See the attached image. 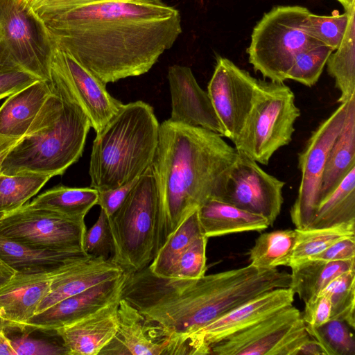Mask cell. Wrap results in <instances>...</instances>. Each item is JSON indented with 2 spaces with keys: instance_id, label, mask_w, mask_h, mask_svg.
I'll use <instances>...</instances> for the list:
<instances>
[{
  "instance_id": "cell-26",
  "label": "cell",
  "mask_w": 355,
  "mask_h": 355,
  "mask_svg": "<svg viewBox=\"0 0 355 355\" xmlns=\"http://www.w3.org/2000/svg\"><path fill=\"white\" fill-rule=\"evenodd\" d=\"M88 254L37 249L0 236V259L16 272H44Z\"/></svg>"
},
{
  "instance_id": "cell-30",
  "label": "cell",
  "mask_w": 355,
  "mask_h": 355,
  "mask_svg": "<svg viewBox=\"0 0 355 355\" xmlns=\"http://www.w3.org/2000/svg\"><path fill=\"white\" fill-rule=\"evenodd\" d=\"M342 224H355V168L318 205L308 228L329 227Z\"/></svg>"
},
{
  "instance_id": "cell-8",
  "label": "cell",
  "mask_w": 355,
  "mask_h": 355,
  "mask_svg": "<svg viewBox=\"0 0 355 355\" xmlns=\"http://www.w3.org/2000/svg\"><path fill=\"white\" fill-rule=\"evenodd\" d=\"M310 12L300 6H277L263 15L253 28L247 49L255 71L270 81L284 82L297 55L321 44L302 28V22Z\"/></svg>"
},
{
  "instance_id": "cell-23",
  "label": "cell",
  "mask_w": 355,
  "mask_h": 355,
  "mask_svg": "<svg viewBox=\"0 0 355 355\" xmlns=\"http://www.w3.org/2000/svg\"><path fill=\"white\" fill-rule=\"evenodd\" d=\"M51 94L50 81L39 80L8 96L0 107V135L21 138Z\"/></svg>"
},
{
  "instance_id": "cell-15",
  "label": "cell",
  "mask_w": 355,
  "mask_h": 355,
  "mask_svg": "<svg viewBox=\"0 0 355 355\" xmlns=\"http://www.w3.org/2000/svg\"><path fill=\"white\" fill-rule=\"evenodd\" d=\"M259 79L218 56L207 93L223 130L233 143L241 132L252 105Z\"/></svg>"
},
{
  "instance_id": "cell-1",
  "label": "cell",
  "mask_w": 355,
  "mask_h": 355,
  "mask_svg": "<svg viewBox=\"0 0 355 355\" xmlns=\"http://www.w3.org/2000/svg\"><path fill=\"white\" fill-rule=\"evenodd\" d=\"M42 19L53 43L106 85L147 73L182 32L164 0H104Z\"/></svg>"
},
{
  "instance_id": "cell-44",
  "label": "cell",
  "mask_w": 355,
  "mask_h": 355,
  "mask_svg": "<svg viewBox=\"0 0 355 355\" xmlns=\"http://www.w3.org/2000/svg\"><path fill=\"white\" fill-rule=\"evenodd\" d=\"M309 259L325 261L355 259V235L342 238L318 254Z\"/></svg>"
},
{
  "instance_id": "cell-13",
  "label": "cell",
  "mask_w": 355,
  "mask_h": 355,
  "mask_svg": "<svg viewBox=\"0 0 355 355\" xmlns=\"http://www.w3.org/2000/svg\"><path fill=\"white\" fill-rule=\"evenodd\" d=\"M349 101L340 105L321 122L298 154L301 182L290 209L295 229L308 228L319 203L321 180L329 151L343 128Z\"/></svg>"
},
{
  "instance_id": "cell-27",
  "label": "cell",
  "mask_w": 355,
  "mask_h": 355,
  "mask_svg": "<svg viewBox=\"0 0 355 355\" xmlns=\"http://www.w3.org/2000/svg\"><path fill=\"white\" fill-rule=\"evenodd\" d=\"M290 287L304 302L319 294L334 278L355 269V259L325 261L306 259L289 265Z\"/></svg>"
},
{
  "instance_id": "cell-38",
  "label": "cell",
  "mask_w": 355,
  "mask_h": 355,
  "mask_svg": "<svg viewBox=\"0 0 355 355\" xmlns=\"http://www.w3.org/2000/svg\"><path fill=\"white\" fill-rule=\"evenodd\" d=\"M333 49L318 44L302 50L295 57L286 79L312 87L318 81Z\"/></svg>"
},
{
  "instance_id": "cell-24",
  "label": "cell",
  "mask_w": 355,
  "mask_h": 355,
  "mask_svg": "<svg viewBox=\"0 0 355 355\" xmlns=\"http://www.w3.org/2000/svg\"><path fill=\"white\" fill-rule=\"evenodd\" d=\"M198 214L202 232L208 239L243 232H261L270 226L263 216L216 198L201 205Z\"/></svg>"
},
{
  "instance_id": "cell-32",
  "label": "cell",
  "mask_w": 355,
  "mask_h": 355,
  "mask_svg": "<svg viewBox=\"0 0 355 355\" xmlns=\"http://www.w3.org/2000/svg\"><path fill=\"white\" fill-rule=\"evenodd\" d=\"M295 240V229L261 234L249 251L250 264L262 269L289 266Z\"/></svg>"
},
{
  "instance_id": "cell-5",
  "label": "cell",
  "mask_w": 355,
  "mask_h": 355,
  "mask_svg": "<svg viewBox=\"0 0 355 355\" xmlns=\"http://www.w3.org/2000/svg\"><path fill=\"white\" fill-rule=\"evenodd\" d=\"M159 125L148 103L123 104L93 141L90 187L112 189L138 178L153 163Z\"/></svg>"
},
{
  "instance_id": "cell-37",
  "label": "cell",
  "mask_w": 355,
  "mask_h": 355,
  "mask_svg": "<svg viewBox=\"0 0 355 355\" xmlns=\"http://www.w3.org/2000/svg\"><path fill=\"white\" fill-rule=\"evenodd\" d=\"M349 10L343 14L318 15L310 12L301 24L303 31L318 42L336 50L345 35Z\"/></svg>"
},
{
  "instance_id": "cell-7",
  "label": "cell",
  "mask_w": 355,
  "mask_h": 355,
  "mask_svg": "<svg viewBox=\"0 0 355 355\" xmlns=\"http://www.w3.org/2000/svg\"><path fill=\"white\" fill-rule=\"evenodd\" d=\"M300 110L284 82L259 80L252 105L234 141L237 152L267 165L273 154L290 144Z\"/></svg>"
},
{
  "instance_id": "cell-9",
  "label": "cell",
  "mask_w": 355,
  "mask_h": 355,
  "mask_svg": "<svg viewBox=\"0 0 355 355\" xmlns=\"http://www.w3.org/2000/svg\"><path fill=\"white\" fill-rule=\"evenodd\" d=\"M53 46L44 21L25 0H0V71L49 81Z\"/></svg>"
},
{
  "instance_id": "cell-17",
  "label": "cell",
  "mask_w": 355,
  "mask_h": 355,
  "mask_svg": "<svg viewBox=\"0 0 355 355\" xmlns=\"http://www.w3.org/2000/svg\"><path fill=\"white\" fill-rule=\"evenodd\" d=\"M118 329L99 355H175L178 343L162 325L121 298Z\"/></svg>"
},
{
  "instance_id": "cell-10",
  "label": "cell",
  "mask_w": 355,
  "mask_h": 355,
  "mask_svg": "<svg viewBox=\"0 0 355 355\" xmlns=\"http://www.w3.org/2000/svg\"><path fill=\"white\" fill-rule=\"evenodd\" d=\"M311 336L293 304L211 346L214 355H297Z\"/></svg>"
},
{
  "instance_id": "cell-40",
  "label": "cell",
  "mask_w": 355,
  "mask_h": 355,
  "mask_svg": "<svg viewBox=\"0 0 355 355\" xmlns=\"http://www.w3.org/2000/svg\"><path fill=\"white\" fill-rule=\"evenodd\" d=\"M83 250L92 257H103L106 259H111L112 257L113 237L108 216L102 209L96 223L85 233Z\"/></svg>"
},
{
  "instance_id": "cell-19",
  "label": "cell",
  "mask_w": 355,
  "mask_h": 355,
  "mask_svg": "<svg viewBox=\"0 0 355 355\" xmlns=\"http://www.w3.org/2000/svg\"><path fill=\"white\" fill-rule=\"evenodd\" d=\"M171 98L169 120L200 127L223 137V130L207 92L198 85L187 66L169 67L167 75Z\"/></svg>"
},
{
  "instance_id": "cell-36",
  "label": "cell",
  "mask_w": 355,
  "mask_h": 355,
  "mask_svg": "<svg viewBox=\"0 0 355 355\" xmlns=\"http://www.w3.org/2000/svg\"><path fill=\"white\" fill-rule=\"evenodd\" d=\"M324 355H355V341L351 327L345 322L330 319L318 327L306 326Z\"/></svg>"
},
{
  "instance_id": "cell-16",
  "label": "cell",
  "mask_w": 355,
  "mask_h": 355,
  "mask_svg": "<svg viewBox=\"0 0 355 355\" xmlns=\"http://www.w3.org/2000/svg\"><path fill=\"white\" fill-rule=\"evenodd\" d=\"M294 295L291 288H275L232 309L186 338L189 354H209L214 344L292 305Z\"/></svg>"
},
{
  "instance_id": "cell-46",
  "label": "cell",
  "mask_w": 355,
  "mask_h": 355,
  "mask_svg": "<svg viewBox=\"0 0 355 355\" xmlns=\"http://www.w3.org/2000/svg\"><path fill=\"white\" fill-rule=\"evenodd\" d=\"M138 178L117 188L98 191L97 205L107 216L113 214L123 202Z\"/></svg>"
},
{
  "instance_id": "cell-31",
  "label": "cell",
  "mask_w": 355,
  "mask_h": 355,
  "mask_svg": "<svg viewBox=\"0 0 355 355\" xmlns=\"http://www.w3.org/2000/svg\"><path fill=\"white\" fill-rule=\"evenodd\" d=\"M202 235L197 209L190 213L166 239L148 268L156 276L168 277L180 256L194 240Z\"/></svg>"
},
{
  "instance_id": "cell-43",
  "label": "cell",
  "mask_w": 355,
  "mask_h": 355,
  "mask_svg": "<svg viewBox=\"0 0 355 355\" xmlns=\"http://www.w3.org/2000/svg\"><path fill=\"white\" fill-rule=\"evenodd\" d=\"M42 17L104 0H25Z\"/></svg>"
},
{
  "instance_id": "cell-41",
  "label": "cell",
  "mask_w": 355,
  "mask_h": 355,
  "mask_svg": "<svg viewBox=\"0 0 355 355\" xmlns=\"http://www.w3.org/2000/svg\"><path fill=\"white\" fill-rule=\"evenodd\" d=\"M10 343L15 355H69L62 343L32 338L27 334L10 339Z\"/></svg>"
},
{
  "instance_id": "cell-48",
  "label": "cell",
  "mask_w": 355,
  "mask_h": 355,
  "mask_svg": "<svg viewBox=\"0 0 355 355\" xmlns=\"http://www.w3.org/2000/svg\"><path fill=\"white\" fill-rule=\"evenodd\" d=\"M298 354H313L324 355L318 342L313 338H309L300 347L297 352Z\"/></svg>"
},
{
  "instance_id": "cell-42",
  "label": "cell",
  "mask_w": 355,
  "mask_h": 355,
  "mask_svg": "<svg viewBox=\"0 0 355 355\" xmlns=\"http://www.w3.org/2000/svg\"><path fill=\"white\" fill-rule=\"evenodd\" d=\"M304 304L302 318L306 326L318 327L331 319V306L327 295L319 293Z\"/></svg>"
},
{
  "instance_id": "cell-51",
  "label": "cell",
  "mask_w": 355,
  "mask_h": 355,
  "mask_svg": "<svg viewBox=\"0 0 355 355\" xmlns=\"http://www.w3.org/2000/svg\"><path fill=\"white\" fill-rule=\"evenodd\" d=\"M340 2L345 10L350 9L355 5V0H337Z\"/></svg>"
},
{
  "instance_id": "cell-39",
  "label": "cell",
  "mask_w": 355,
  "mask_h": 355,
  "mask_svg": "<svg viewBox=\"0 0 355 355\" xmlns=\"http://www.w3.org/2000/svg\"><path fill=\"white\" fill-rule=\"evenodd\" d=\"M208 238L205 235L194 240L180 256L173 266L169 278L198 279L207 270L206 248Z\"/></svg>"
},
{
  "instance_id": "cell-20",
  "label": "cell",
  "mask_w": 355,
  "mask_h": 355,
  "mask_svg": "<svg viewBox=\"0 0 355 355\" xmlns=\"http://www.w3.org/2000/svg\"><path fill=\"white\" fill-rule=\"evenodd\" d=\"M61 266L44 272H16L0 288V317L11 329L25 331L27 322L49 293L52 279Z\"/></svg>"
},
{
  "instance_id": "cell-50",
  "label": "cell",
  "mask_w": 355,
  "mask_h": 355,
  "mask_svg": "<svg viewBox=\"0 0 355 355\" xmlns=\"http://www.w3.org/2000/svg\"><path fill=\"white\" fill-rule=\"evenodd\" d=\"M0 355H15L10 338L6 336L5 331H0Z\"/></svg>"
},
{
  "instance_id": "cell-47",
  "label": "cell",
  "mask_w": 355,
  "mask_h": 355,
  "mask_svg": "<svg viewBox=\"0 0 355 355\" xmlns=\"http://www.w3.org/2000/svg\"><path fill=\"white\" fill-rule=\"evenodd\" d=\"M20 139L6 137L0 135V174L1 168L6 155Z\"/></svg>"
},
{
  "instance_id": "cell-11",
  "label": "cell",
  "mask_w": 355,
  "mask_h": 355,
  "mask_svg": "<svg viewBox=\"0 0 355 355\" xmlns=\"http://www.w3.org/2000/svg\"><path fill=\"white\" fill-rule=\"evenodd\" d=\"M86 230L85 221L73 220L28 203L0 214V236L37 249L85 253Z\"/></svg>"
},
{
  "instance_id": "cell-49",
  "label": "cell",
  "mask_w": 355,
  "mask_h": 355,
  "mask_svg": "<svg viewBox=\"0 0 355 355\" xmlns=\"http://www.w3.org/2000/svg\"><path fill=\"white\" fill-rule=\"evenodd\" d=\"M16 271L0 259V288L6 285L15 275Z\"/></svg>"
},
{
  "instance_id": "cell-29",
  "label": "cell",
  "mask_w": 355,
  "mask_h": 355,
  "mask_svg": "<svg viewBox=\"0 0 355 355\" xmlns=\"http://www.w3.org/2000/svg\"><path fill=\"white\" fill-rule=\"evenodd\" d=\"M327 72L335 80L340 95V104L355 96V5L349 9V19L345 35L339 46L329 55Z\"/></svg>"
},
{
  "instance_id": "cell-6",
  "label": "cell",
  "mask_w": 355,
  "mask_h": 355,
  "mask_svg": "<svg viewBox=\"0 0 355 355\" xmlns=\"http://www.w3.org/2000/svg\"><path fill=\"white\" fill-rule=\"evenodd\" d=\"M159 196L151 166L137 179L128 196L108 216L114 241L111 260L125 272L150 265L156 254Z\"/></svg>"
},
{
  "instance_id": "cell-34",
  "label": "cell",
  "mask_w": 355,
  "mask_h": 355,
  "mask_svg": "<svg viewBox=\"0 0 355 355\" xmlns=\"http://www.w3.org/2000/svg\"><path fill=\"white\" fill-rule=\"evenodd\" d=\"M295 230L296 240L290 264L318 254L342 238L355 235V224Z\"/></svg>"
},
{
  "instance_id": "cell-25",
  "label": "cell",
  "mask_w": 355,
  "mask_h": 355,
  "mask_svg": "<svg viewBox=\"0 0 355 355\" xmlns=\"http://www.w3.org/2000/svg\"><path fill=\"white\" fill-rule=\"evenodd\" d=\"M354 168H355V96L349 101L343 128L329 151L321 180L318 205L336 189Z\"/></svg>"
},
{
  "instance_id": "cell-12",
  "label": "cell",
  "mask_w": 355,
  "mask_h": 355,
  "mask_svg": "<svg viewBox=\"0 0 355 355\" xmlns=\"http://www.w3.org/2000/svg\"><path fill=\"white\" fill-rule=\"evenodd\" d=\"M285 182L264 171L254 160L238 153L223 175L216 199L266 218L272 225L284 202Z\"/></svg>"
},
{
  "instance_id": "cell-33",
  "label": "cell",
  "mask_w": 355,
  "mask_h": 355,
  "mask_svg": "<svg viewBox=\"0 0 355 355\" xmlns=\"http://www.w3.org/2000/svg\"><path fill=\"white\" fill-rule=\"evenodd\" d=\"M51 178L50 175L21 173L0 174V214L15 210L33 197Z\"/></svg>"
},
{
  "instance_id": "cell-14",
  "label": "cell",
  "mask_w": 355,
  "mask_h": 355,
  "mask_svg": "<svg viewBox=\"0 0 355 355\" xmlns=\"http://www.w3.org/2000/svg\"><path fill=\"white\" fill-rule=\"evenodd\" d=\"M50 76L57 80L80 107L96 133L104 128L123 105L110 94L106 84L55 44Z\"/></svg>"
},
{
  "instance_id": "cell-3",
  "label": "cell",
  "mask_w": 355,
  "mask_h": 355,
  "mask_svg": "<svg viewBox=\"0 0 355 355\" xmlns=\"http://www.w3.org/2000/svg\"><path fill=\"white\" fill-rule=\"evenodd\" d=\"M290 284V273L251 264L198 279L155 277L148 295L149 313L172 335L185 340L245 302Z\"/></svg>"
},
{
  "instance_id": "cell-2",
  "label": "cell",
  "mask_w": 355,
  "mask_h": 355,
  "mask_svg": "<svg viewBox=\"0 0 355 355\" xmlns=\"http://www.w3.org/2000/svg\"><path fill=\"white\" fill-rule=\"evenodd\" d=\"M223 137L169 119L159 125L151 164L159 196L156 253L190 213L216 198L223 175L238 156Z\"/></svg>"
},
{
  "instance_id": "cell-28",
  "label": "cell",
  "mask_w": 355,
  "mask_h": 355,
  "mask_svg": "<svg viewBox=\"0 0 355 355\" xmlns=\"http://www.w3.org/2000/svg\"><path fill=\"white\" fill-rule=\"evenodd\" d=\"M98 192L92 187L60 186L39 195L28 204L67 218L84 222L88 211L97 204Z\"/></svg>"
},
{
  "instance_id": "cell-21",
  "label": "cell",
  "mask_w": 355,
  "mask_h": 355,
  "mask_svg": "<svg viewBox=\"0 0 355 355\" xmlns=\"http://www.w3.org/2000/svg\"><path fill=\"white\" fill-rule=\"evenodd\" d=\"M123 272L111 259L103 257L87 255L67 263L53 277L50 291L40 304L36 313L90 287L116 278Z\"/></svg>"
},
{
  "instance_id": "cell-35",
  "label": "cell",
  "mask_w": 355,
  "mask_h": 355,
  "mask_svg": "<svg viewBox=\"0 0 355 355\" xmlns=\"http://www.w3.org/2000/svg\"><path fill=\"white\" fill-rule=\"evenodd\" d=\"M329 297L331 319L355 327V269L345 272L333 280L320 293Z\"/></svg>"
},
{
  "instance_id": "cell-52",
  "label": "cell",
  "mask_w": 355,
  "mask_h": 355,
  "mask_svg": "<svg viewBox=\"0 0 355 355\" xmlns=\"http://www.w3.org/2000/svg\"><path fill=\"white\" fill-rule=\"evenodd\" d=\"M6 329H11L10 324L0 317V331H6Z\"/></svg>"
},
{
  "instance_id": "cell-22",
  "label": "cell",
  "mask_w": 355,
  "mask_h": 355,
  "mask_svg": "<svg viewBox=\"0 0 355 355\" xmlns=\"http://www.w3.org/2000/svg\"><path fill=\"white\" fill-rule=\"evenodd\" d=\"M120 299L73 324L53 331L60 338L69 355H99L116 333Z\"/></svg>"
},
{
  "instance_id": "cell-18",
  "label": "cell",
  "mask_w": 355,
  "mask_h": 355,
  "mask_svg": "<svg viewBox=\"0 0 355 355\" xmlns=\"http://www.w3.org/2000/svg\"><path fill=\"white\" fill-rule=\"evenodd\" d=\"M126 272L65 298L34 315L25 330L53 332L73 324L121 298Z\"/></svg>"
},
{
  "instance_id": "cell-4",
  "label": "cell",
  "mask_w": 355,
  "mask_h": 355,
  "mask_svg": "<svg viewBox=\"0 0 355 355\" xmlns=\"http://www.w3.org/2000/svg\"><path fill=\"white\" fill-rule=\"evenodd\" d=\"M52 94L26 134L6 155L1 173L62 175L82 156L91 123L60 83L50 76Z\"/></svg>"
},
{
  "instance_id": "cell-45",
  "label": "cell",
  "mask_w": 355,
  "mask_h": 355,
  "mask_svg": "<svg viewBox=\"0 0 355 355\" xmlns=\"http://www.w3.org/2000/svg\"><path fill=\"white\" fill-rule=\"evenodd\" d=\"M41 80L23 71H0V99Z\"/></svg>"
}]
</instances>
